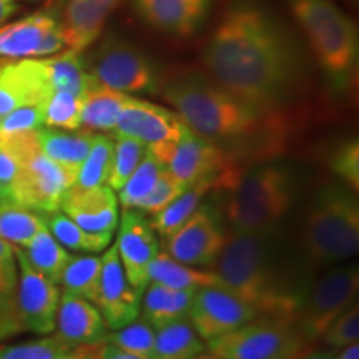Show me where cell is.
Listing matches in <instances>:
<instances>
[{"instance_id": "obj_20", "label": "cell", "mask_w": 359, "mask_h": 359, "mask_svg": "<svg viewBox=\"0 0 359 359\" xmlns=\"http://www.w3.org/2000/svg\"><path fill=\"white\" fill-rule=\"evenodd\" d=\"M215 0H133V11L147 25L173 37H191L208 19Z\"/></svg>"}, {"instance_id": "obj_11", "label": "cell", "mask_w": 359, "mask_h": 359, "mask_svg": "<svg viewBox=\"0 0 359 359\" xmlns=\"http://www.w3.org/2000/svg\"><path fill=\"white\" fill-rule=\"evenodd\" d=\"M69 50L57 8H43L12 24L0 25V62L50 57Z\"/></svg>"}, {"instance_id": "obj_43", "label": "cell", "mask_w": 359, "mask_h": 359, "mask_svg": "<svg viewBox=\"0 0 359 359\" xmlns=\"http://www.w3.org/2000/svg\"><path fill=\"white\" fill-rule=\"evenodd\" d=\"M187 187V183H183L182 180L175 177L168 168H165L163 173L160 175L158 182L155 183L154 190H151L150 195L143 200V203L138 210L147 215H154L156 212H160V210L165 208L170 201L177 198Z\"/></svg>"}, {"instance_id": "obj_48", "label": "cell", "mask_w": 359, "mask_h": 359, "mask_svg": "<svg viewBox=\"0 0 359 359\" xmlns=\"http://www.w3.org/2000/svg\"><path fill=\"white\" fill-rule=\"evenodd\" d=\"M17 6L13 0H0V25H4L15 13Z\"/></svg>"}, {"instance_id": "obj_38", "label": "cell", "mask_w": 359, "mask_h": 359, "mask_svg": "<svg viewBox=\"0 0 359 359\" xmlns=\"http://www.w3.org/2000/svg\"><path fill=\"white\" fill-rule=\"evenodd\" d=\"M82 348H72L58 336L24 341V343L0 346V359H72Z\"/></svg>"}, {"instance_id": "obj_8", "label": "cell", "mask_w": 359, "mask_h": 359, "mask_svg": "<svg viewBox=\"0 0 359 359\" xmlns=\"http://www.w3.org/2000/svg\"><path fill=\"white\" fill-rule=\"evenodd\" d=\"M293 321L263 318L206 341L208 353L223 359H285L302 356L306 339Z\"/></svg>"}, {"instance_id": "obj_18", "label": "cell", "mask_w": 359, "mask_h": 359, "mask_svg": "<svg viewBox=\"0 0 359 359\" xmlns=\"http://www.w3.org/2000/svg\"><path fill=\"white\" fill-rule=\"evenodd\" d=\"M233 165L235 163H231V155L223 148L187 127L173 148L167 168L183 183L191 185L205 178H218L219 183Z\"/></svg>"}, {"instance_id": "obj_49", "label": "cell", "mask_w": 359, "mask_h": 359, "mask_svg": "<svg viewBox=\"0 0 359 359\" xmlns=\"http://www.w3.org/2000/svg\"><path fill=\"white\" fill-rule=\"evenodd\" d=\"M336 359H359V344L353 343L341 348V353L336 356Z\"/></svg>"}, {"instance_id": "obj_27", "label": "cell", "mask_w": 359, "mask_h": 359, "mask_svg": "<svg viewBox=\"0 0 359 359\" xmlns=\"http://www.w3.org/2000/svg\"><path fill=\"white\" fill-rule=\"evenodd\" d=\"M218 185V178H205L200 182L191 183L183 190L173 201L161 208L160 212L150 215V223L155 233H158L161 238L172 235L175 230H178L203 201V196L210 190H215Z\"/></svg>"}, {"instance_id": "obj_5", "label": "cell", "mask_w": 359, "mask_h": 359, "mask_svg": "<svg viewBox=\"0 0 359 359\" xmlns=\"http://www.w3.org/2000/svg\"><path fill=\"white\" fill-rule=\"evenodd\" d=\"M223 191V217L233 231H269L293 205L294 177L285 165H259L238 173Z\"/></svg>"}, {"instance_id": "obj_32", "label": "cell", "mask_w": 359, "mask_h": 359, "mask_svg": "<svg viewBox=\"0 0 359 359\" xmlns=\"http://www.w3.org/2000/svg\"><path fill=\"white\" fill-rule=\"evenodd\" d=\"M48 82L53 92H70L82 97L85 87L92 75L88 74L82 52L64 50L50 58H43Z\"/></svg>"}, {"instance_id": "obj_6", "label": "cell", "mask_w": 359, "mask_h": 359, "mask_svg": "<svg viewBox=\"0 0 359 359\" xmlns=\"http://www.w3.org/2000/svg\"><path fill=\"white\" fill-rule=\"evenodd\" d=\"M303 248L309 262L334 264L356 257L359 205L353 190L327 185L313 196L303 223Z\"/></svg>"}, {"instance_id": "obj_50", "label": "cell", "mask_w": 359, "mask_h": 359, "mask_svg": "<svg viewBox=\"0 0 359 359\" xmlns=\"http://www.w3.org/2000/svg\"><path fill=\"white\" fill-rule=\"evenodd\" d=\"M98 344H92V346H83L82 349H80V353L77 354L75 358L72 359H97V349H98Z\"/></svg>"}, {"instance_id": "obj_34", "label": "cell", "mask_w": 359, "mask_h": 359, "mask_svg": "<svg viewBox=\"0 0 359 359\" xmlns=\"http://www.w3.org/2000/svg\"><path fill=\"white\" fill-rule=\"evenodd\" d=\"M22 250H24L29 263L53 283L60 280L62 271L70 259L69 251L58 243L52 233L47 230V226H43L34 236V240Z\"/></svg>"}, {"instance_id": "obj_19", "label": "cell", "mask_w": 359, "mask_h": 359, "mask_svg": "<svg viewBox=\"0 0 359 359\" xmlns=\"http://www.w3.org/2000/svg\"><path fill=\"white\" fill-rule=\"evenodd\" d=\"M52 92L43 58L0 64V120L19 107L43 105Z\"/></svg>"}, {"instance_id": "obj_41", "label": "cell", "mask_w": 359, "mask_h": 359, "mask_svg": "<svg viewBox=\"0 0 359 359\" xmlns=\"http://www.w3.org/2000/svg\"><path fill=\"white\" fill-rule=\"evenodd\" d=\"M82 97L70 92H52L43 103V127L60 130L80 128Z\"/></svg>"}, {"instance_id": "obj_7", "label": "cell", "mask_w": 359, "mask_h": 359, "mask_svg": "<svg viewBox=\"0 0 359 359\" xmlns=\"http://www.w3.org/2000/svg\"><path fill=\"white\" fill-rule=\"evenodd\" d=\"M7 151L19 160V173L12 185V203L37 213H52L60 210L65 193L74 185L77 172L62 167L40 150L39 138L15 143Z\"/></svg>"}, {"instance_id": "obj_54", "label": "cell", "mask_w": 359, "mask_h": 359, "mask_svg": "<svg viewBox=\"0 0 359 359\" xmlns=\"http://www.w3.org/2000/svg\"><path fill=\"white\" fill-rule=\"evenodd\" d=\"M285 359H299V356H293V358H285Z\"/></svg>"}, {"instance_id": "obj_42", "label": "cell", "mask_w": 359, "mask_h": 359, "mask_svg": "<svg viewBox=\"0 0 359 359\" xmlns=\"http://www.w3.org/2000/svg\"><path fill=\"white\" fill-rule=\"evenodd\" d=\"M325 344L331 348L341 349L348 344L359 341V308L358 303H353L346 311L341 313L336 320L326 327L321 334Z\"/></svg>"}, {"instance_id": "obj_22", "label": "cell", "mask_w": 359, "mask_h": 359, "mask_svg": "<svg viewBox=\"0 0 359 359\" xmlns=\"http://www.w3.org/2000/svg\"><path fill=\"white\" fill-rule=\"evenodd\" d=\"M57 336L72 348L92 346L103 341L107 325L95 304L80 296L62 293L55 318Z\"/></svg>"}, {"instance_id": "obj_10", "label": "cell", "mask_w": 359, "mask_h": 359, "mask_svg": "<svg viewBox=\"0 0 359 359\" xmlns=\"http://www.w3.org/2000/svg\"><path fill=\"white\" fill-rule=\"evenodd\" d=\"M358 290L359 271L356 266L333 269L309 286L296 318V325L306 343L321 338L326 327L356 303Z\"/></svg>"}, {"instance_id": "obj_3", "label": "cell", "mask_w": 359, "mask_h": 359, "mask_svg": "<svg viewBox=\"0 0 359 359\" xmlns=\"http://www.w3.org/2000/svg\"><path fill=\"white\" fill-rule=\"evenodd\" d=\"M273 231L230 230L213 269L258 316L296 323L309 286L286 264Z\"/></svg>"}, {"instance_id": "obj_2", "label": "cell", "mask_w": 359, "mask_h": 359, "mask_svg": "<svg viewBox=\"0 0 359 359\" xmlns=\"http://www.w3.org/2000/svg\"><path fill=\"white\" fill-rule=\"evenodd\" d=\"M158 93L182 122L228 155L233 151L275 147L285 132L281 111L262 109L222 87L208 74L177 70L161 77Z\"/></svg>"}, {"instance_id": "obj_40", "label": "cell", "mask_w": 359, "mask_h": 359, "mask_svg": "<svg viewBox=\"0 0 359 359\" xmlns=\"http://www.w3.org/2000/svg\"><path fill=\"white\" fill-rule=\"evenodd\" d=\"M115 137L114 158H111V170L107 185L114 191H118L130 178V175L135 172V168L140 165L147 147L137 138L123 137V135H115Z\"/></svg>"}, {"instance_id": "obj_1", "label": "cell", "mask_w": 359, "mask_h": 359, "mask_svg": "<svg viewBox=\"0 0 359 359\" xmlns=\"http://www.w3.org/2000/svg\"><path fill=\"white\" fill-rule=\"evenodd\" d=\"M201 62L222 87L281 114L304 77L302 43L263 0H231L201 52Z\"/></svg>"}, {"instance_id": "obj_14", "label": "cell", "mask_w": 359, "mask_h": 359, "mask_svg": "<svg viewBox=\"0 0 359 359\" xmlns=\"http://www.w3.org/2000/svg\"><path fill=\"white\" fill-rule=\"evenodd\" d=\"M187 318L196 334L210 341L257 320L258 313L233 291L215 285L195 291Z\"/></svg>"}, {"instance_id": "obj_46", "label": "cell", "mask_w": 359, "mask_h": 359, "mask_svg": "<svg viewBox=\"0 0 359 359\" xmlns=\"http://www.w3.org/2000/svg\"><path fill=\"white\" fill-rule=\"evenodd\" d=\"M17 173H19V160L6 148L0 147V195L4 196L6 203H12L11 191Z\"/></svg>"}, {"instance_id": "obj_25", "label": "cell", "mask_w": 359, "mask_h": 359, "mask_svg": "<svg viewBox=\"0 0 359 359\" xmlns=\"http://www.w3.org/2000/svg\"><path fill=\"white\" fill-rule=\"evenodd\" d=\"M93 132H74V130H60L50 127H40L37 130V138L40 150L48 158H52L62 167L77 172L83 163L85 156L88 155L92 147Z\"/></svg>"}, {"instance_id": "obj_45", "label": "cell", "mask_w": 359, "mask_h": 359, "mask_svg": "<svg viewBox=\"0 0 359 359\" xmlns=\"http://www.w3.org/2000/svg\"><path fill=\"white\" fill-rule=\"evenodd\" d=\"M43 127V105H24L0 120V135L34 132Z\"/></svg>"}, {"instance_id": "obj_13", "label": "cell", "mask_w": 359, "mask_h": 359, "mask_svg": "<svg viewBox=\"0 0 359 359\" xmlns=\"http://www.w3.org/2000/svg\"><path fill=\"white\" fill-rule=\"evenodd\" d=\"M19 283H17V314L22 333L47 336L55 331V318L60 303V288L37 271L27 259L20 246H13Z\"/></svg>"}, {"instance_id": "obj_33", "label": "cell", "mask_w": 359, "mask_h": 359, "mask_svg": "<svg viewBox=\"0 0 359 359\" xmlns=\"http://www.w3.org/2000/svg\"><path fill=\"white\" fill-rule=\"evenodd\" d=\"M100 273L102 257H70L58 280L62 293L80 296L97 306Z\"/></svg>"}, {"instance_id": "obj_12", "label": "cell", "mask_w": 359, "mask_h": 359, "mask_svg": "<svg viewBox=\"0 0 359 359\" xmlns=\"http://www.w3.org/2000/svg\"><path fill=\"white\" fill-rule=\"evenodd\" d=\"M222 217L212 205H200L196 212L172 235L161 238L163 251L190 266H213L226 241Z\"/></svg>"}, {"instance_id": "obj_31", "label": "cell", "mask_w": 359, "mask_h": 359, "mask_svg": "<svg viewBox=\"0 0 359 359\" xmlns=\"http://www.w3.org/2000/svg\"><path fill=\"white\" fill-rule=\"evenodd\" d=\"M45 226L52 233L53 238L67 248L85 253H100L111 243L114 233H92L79 226L74 219H70L64 212L57 210L52 213H40Z\"/></svg>"}, {"instance_id": "obj_44", "label": "cell", "mask_w": 359, "mask_h": 359, "mask_svg": "<svg viewBox=\"0 0 359 359\" xmlns=\"http://www.w3.org/2000/svg\"><path fill=\"white\" fill-rule=\"evenodd\" d=\"M331 168L351 190H359V145L358 140H348L331 155Z\"/></svg>"}, {"instance_id": "obj_9", "label": "cell", "mask_w": 359, "mask_h": 359, "mask_svg": "<svg viewBox=\"0 0 359 359\" xmlns=\"http://www.w3.org/2000/svg\"><path fill=\"white\" fill-rule=\"evenodd\" d=\"M85 64L92 77L118 92L128 95L158 93V69L140 47L127 39L109 35Z\"/></svg>"}, {"instance_id": "obj_51", "label": "cell", "mask_w": 359, "mask_h": 359, "mask_svg": "<svg viewBox=\"0 0 359 359\" xmlns=\"http://www.w3.org/2000/svg\"><path fill=\"white\" fill-rule=\"evenodd\" d=\"M299 359H336V356L330 353H323V351H313L308 354H302Z\"/></svg>"}, {"instance_id": "obj_16", "label": "cell", "mask_w": 359, "mask_h": 359, "mask_svg": "<svg viewBox=\"0 0 359 359\" xmlns=\"http://www.w3.org/2000/svg\"><path fill=\"white\" fill-rule=\"evenodd\" d=\"M185 128L187 125L175 110L130 95L120 111L114 132L137 138L145 143L147 148H155L177 143Z\"/></svg>"}, {"instance_id": "obj_28", "label": "cell", "mask_w": 359, "mask_h": 359, "mask_svg": "<svg viewBox=\"0 0 359 359\" xmlns=\"http://www.w3.org/2000/svg\"><path fill=\"white\" fill-rule=\"evenodd\" d=\"M150 281L173 290H200L205 286L223 285L215 271L180 263L165 251H158L151 263Z\"/></svg>"}, {"instance_id": "obj_36", "label": "cell", "mask_w": 359, "mask_h": 359, "mask_svg": "<svg viewBox=\"0 0 359 359\" xmlns=\"http://www.w3.org/2000/svg\"><path fill=\"white\" fill-rule=\"evenodd\" d=\"M111 158H114V138L102 133L93 135L88 155L80 165L77 178L70 188H82L83 190V188L107 185L111 170Z\"/></svg>"}, {"instance_id": "obj_52", "label": "cell", "mask_w": 359, "mask_h": 359, "mask_svg": "<svg viewBox=\"0 0 359 359\" xmlns=\"http://www.w3.org/2000/svg\"><path fill=\"white\" fill-rule=\"evenodd\" d=\"M191 359H223V358H219V356H217V354H212V353H200Z\"/></svg>"}, {"instance_id": "obj_47", "label": "cell", "mask_w": 359, "mask_h": 359, "mask_svg": "<svg viewBox=\"0 0 359 359\" xmlns=\"http://www.w3.org/2000/svg\"><path fill=\"white\" fill-rule=\"evenodd\" d=\"M97 359H143L140 356H135V354H130L127 351H122L114 344L105 343V341H100L97 349Z\"/></svg>"}, {"instance_id": "obj_39", "label": "cell", "mask_w": 359, "mask_h": 359, "mask_svg": "<svg viewBox=\"0 0 359 359\" xmlns=\"http://www.w3.org/2000/svg\"><path fill=\"white\" fill-rule=\"evenodd\" d=\"M103 341L114 344L122 351H127L143 359H151L155 344V327L145 320H135L118 330H111V333L103 336Z\"/></svg>"}, {"instance_id": "obj_24", "label": "cell", "mask_w": 359, "mask_h": 359, "mask_svg": "<svg viewBox=\"0 0 359 359\" xmlns=\"http://www.w3.org/2000/svg\"><path fill=\"white\" fill-rule=\"evenodd\" d=\"M128 93L118 92L95 77H90L87 87L82 93V114H80V127L88 132H110L115 130L120 111L128 100Z\"/></svg>"}, {"instance_id": "obj_35", "label": "cell", "mask_w": 359, "mask_h": 359, "mask_svg": "<svg viewBox=\"0 0 359 359\" xmlns=\"http://www.w3.org/2000/svg\"><path fill=\"white\" fill-rule=\"evenodd\" d=\"M43 226L40 213L15 203H0V238L8 245L25 248Z\"/></svg>"}, {"instance_id": "obj_15", "label": "cell", "mask_w": 359, "mask_h": 359, "mask_svg": "<svg viewBox=\"0 0 359 359\" xmlns=\"http://www.w3.org/2000/svg\"><path fill=\"white\" fill-rule=\"evenodd\" d=\"M115 246L128 283L135 291L143 294L150 283V266L160 251L147 213L123 208Z\"/></svg>"}, {"instance_id": "obj_23", "label": "cell", "mask_w": 359, "mask_h": 359, "mask_svg": "<svg viewBox=\"0 0 359 359\" xmlns=\"http://www.w3.org/2000/svg\"><path fill=\"white\" fill-rule=\"evenodd\" d=\"M122 0H70L65 8L64 32L69 50L82 52L100 37L114 8Z\"/></svg>"}, {"instance_id": "obj_53", "label": "cell", "mask_w": 359, "mask_h": 359, "mask_svg": "<svg viewBox=\"0 0 359 359\" xmlns=\"http://www.w3.org/2000/svg\"><path fill=\"white\" fill-rule=\"evenodd\" d=\"M0 203H6V200H4L2 195H0Z\"/></svg>"}, {"instance_id": "obj_37", "label": "cell", "mask_w": 359, "mask_h": 359, "mask_svg": "<svg viewBox=\"0 0 359 359\" xmlns=\"http://www.w3.org/2000/svg\"><path fill=\"white\" fill-rule=\"evenodd\" d=\"M165 168L167 167L147 148L140 165L135 168V172L130 175L125 185L118 190V200L123 208H140L143 200L154 190L155 183L158 182Z\"/></svg>"}, {"instance_id": "obj_26", "label": "cell", "mask_w": 359, "mask_h": 359, "mask_svg": "<svg viewBox=\"0 0 359 359\" xmlns=\"http://www.w3.org/2000/svg\"><path fill=\"white\" fill-rule=\"evenodd\" d=\"M196 290H173L158 283H148L140 306L142 318L151 326L160 327L167 323L188 316Z\"/></svg>"}, {"instance_id": "obj_17", "label": "cell", "mask_w": 359, "mask_h": 359, "mask_svg": "<svg viewBox=\"0 0 359 359\" xmlns=\"http://www.w3.org/2000/svg\"><path fill=\"white\" fill-rule=\"evenodd\" d=\"M142 294L135 291L125 276L116 246L110 245L102 257L97 308L107 330H118L140 316Z\"/></svg>"}, {"instance_id": "obj_29", "label": "cell", "mask_w": 359, "mask_h": 359, "mask_svg": "<svg viewBox=\"0 0 359 359\" xmlns=\"http://www.w3.org/2000/svg\"><path fill=\"white\" fill-rule=\"evenodd\" d=\"M17 283L19 266L13 246L0 238V343L22 333L17 314Z\"/></svg>"}, {"instance_id": "obj_4", "label": "cell", "mask_w": 359, "mask_h": 359, "mask_svg": "<svg viewBox=\"0 0 359 359\" xmlns=\"http://www.w3.org/2000/svg\"><path fill=\"white\" fill-rule=\"evenodd\" d=\"M330 83L344 92L358 72V27L334 0H285Z\"/></svg>"}, {"instance_id": "obj_30", "label": "cell", "mask_w": 359, "mask_h": 359, "mask_svg": "<svg viewBox=\"0 0 359 359\" xmlns=\"http://www.w3.org/2000/svg\"><path fill=\"white\" fill-rule=\"evenodd\" d=\"M205 343L188 318L167 323L155 330L151 359H191L203 353Z\"/></svg>"}, {"instance_id": "obj_21", "label": "cell", "mask_w": 359, "mask_h": 359, "mask_svg": "<svg viewBox=\"0 0 359 359\" xmlns=\"http://www.w3.org/2000/svg\"><path fill=\"white\" fill-rule=\"evenodd\" d=\"M60 210L79 226L92 233H114L118 224V200L109 185L69 188Z\"/></svg>"}]
</instances>
